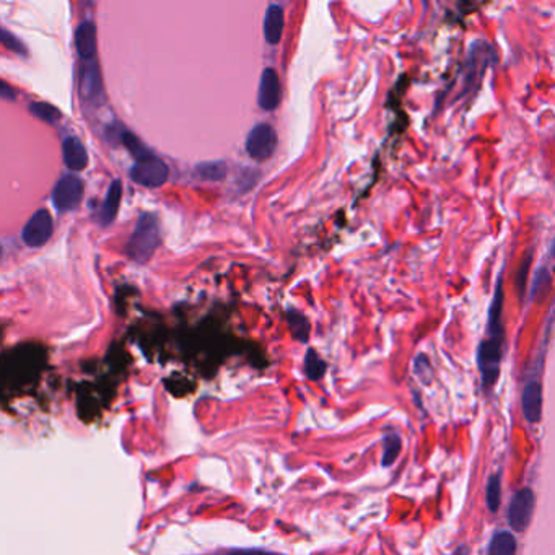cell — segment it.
<instances>
[{"label": "cell", "mask_w": 555, "mask_h": 555, "mask_svg": "<svg viewBox=\"0 0 555 555\" xmlns=\"http://www.w3.org/2000/svg\"><path fill=\"white\" fill-rule=\"evenodd\" d=\"M305 370L309 380H319L323 378L326 371V364L319 359V355L314 350H308L305 360Z\"/></svg>", "instance_id": "obj_20"}, {"label": "cell", "mask_w": 555, "mask_h": 555, "mask_svg": "<svg viewBox=\"0 0 555 555\" xmlns=\"http://www.w3.org/2000/svg\"><path fill=\"white\" fill-rule=\"evenodd\" d=\"M258 103L264 111L275 109L280 103V82L274 68H265L261 76Z\"/></svg>", "instance_id": "obj_8"}, {"label": "cell", "mask_w": 555, "mask_h": 555, "mask_svg": "<svg viewBox=\"0 0 555 555\" xmlns=\"http://www.w3.org/2000/svg\"><path fill=\"white\" fill-rule=\"evenodd\" d=\"M501 306H503V288H501V279L497 284L495 297L489 311V330L492 338H501Z\"/></svg>", "instance_id": "obj_14"}, {"label": "cell", "mask_w": 555, "mask_h": 555, "mask_svg": "<svg viewBox=\"0 0 555 555\" xmlns=\"http://www.w3.org/2000/svg\"><path fill=\"white\" fill-rule=\"evenodd\" d=\"M516 541L510 532H499L490 544V555H515Z\"/></svg>", "instance_id": "obj_16"}, {"label": "cell", "mask_w": 555, "mask_h": 555, "mask_svg": "<svg viewBox=\"0 0 555 555\" xmlns=\"http://www.w3.org/2000/svg\"><path fill=\"white\" fill-rule=\"evenodd\" d=\"M551 253H552V256L555 258V239L552 241V248H551Z\"/></svg>", "instance_id": "obj_29"}, {"label": "cell", "mask_w": 555, "mask_h": 555, "mask_svg": "<svg viewBox=\"0 0 555 555\" xmlns=\"http://www.w3.org/2000/svg\"><path fill=\"white\" fill-rule=\"evenodd\" d=\"M284 31V10L279 5H270L264 18V36L269 44H279Z\"/></svg>", "instance_id": "obj_12"}, {"label": "cell", "mask_w": 555, "mask_h": 555, "mask_svg": "<svg viewBox=\"0 0 555 555\" xmlns=\"http://www.w3.org/2000/svg\"><path fill=\"white\" fill-rule=\"evenodd\" d=\"M401 450V440L398 436H388L384 441V456H383V466H391L399 455Z\"/></svg>", "instance_id": "obj_23"}, {"label": "cell", "mask_w": 555, "mask_h": 555, "mask_svg": "<svg viewBox=\"0 0 555 555\" xmlns=\"http://www.w3.org/2000/svg\"><path fill=\"white\" fill-rule=\"evenodd\" d=\"M76 44L78 56L83 61H90L95 57L96 52V28L93 21H83L77 28L76 33Z\"/></svg>", "instance_id": "obj_11"}, {"label": "cell", "mask_w": 555, "mask_h": 555, "mask_svg": "<svg viewBox=\"0 0 555 555\" xmlns=\"http://www.w3.org/2000/svg\"><path fill=\"white\" fill-rule=\"evenodd\" d=\"M487 505L490 511H497L500 505V477L494 476L487 484Z\"/></svg>", "instance_id": "obj_24"}, {"label": "cell", "mask_w": 555, "mask_h": 555, "mask_svg": "<svg viewBox=\"0 0 555 555\" xmlns=\"http://www.w3.org/2000/svg\"><path fill=\"white\" fill-rule=\"evenodd\" d=\"M542 409V389L537 381H531L526 384L523 391V410H525L526 419L531 424H536L541 419Z\"/></svg>", "instance_id": "obj_10"}, {"label": "cell", "mask_w": 555, "mask_h": 555, "mask_svg": "<svg viewBox=\"0 0 555 555\" xmlns=\"http://www.w3.org/2000/svg\"><path fill=\"white\" fill-rule=\"evenodd\" d=\"M535 510V494L530 489H521L515 494L508 508V521L516 531H525Z\"/></svg>", "instance_id": "obj_7"}, {"label": "cell", "mask_w": 555, "mask_h": 555, "mask_svg": "<svg viewBox=\"0 0 555 555\" xmlns=\"http://www.w3.org/2000/svg\"><path fill=\"white\" fill-rule=\"evenodd\" d=\"M160 244V230L158 220L152 213H143L138 218L134 233L131 234L129 244H127V253L131 259L138 264H145L152 258L155 249Z\"/></svg>", "instance_id": "obj_1"}, {"label": "cell", "mask_w": 555, "mask_h": 555, "mask_svg": "<svg viewBox=\"0 0 555 555\" xmlns=\"http://www.w3.org/2000/svg\"><path fill=\"white\" fill-rule=\"evenodd\" d=\"M549 285H551V274H549V270L539 269L531 285V292H530L531 300H536V298H539V295H542V293L547 290Z\"/></svg>", "instance_id": "obj_22"}, {"label": "cell", "mask_w": 555, "mask_h": 555, "mask_svg": "<svg viewBox=\"0 0 555 555\" xmlns=\"http://www.w3.org/2000/svg\"><path fill=\"white\" fill-rule=\"evenodd\" d=\"M121 197H122V184L121 181H113L108 189V194H106V199L103 202V207L100 210V220L103 225H109L111 222L116 218L117 209H119L121 204Z\"/></svg>", "instance_id": "obj_13"}, {"label": "cell", "mask_w": 555, "mask_h": 555, "mask_svg": "<svg viewBox=\"0 0 555 555\" xmlns=\"http://www.w3.org/2000/svg\"><path fill=\"white\" fill-rule=\"evenodd\" d=\"M277 148V134L269 124H258L253 127L246 138V152L251 158L264 162L272 157Z\"/></svg>", "instance_id": "obj_4"}, {"label": "cell", "mask_w": 555, "mask_h": 555, "mask_svg": "<svg viewBox=\"0 0 555 555\" xmlns=\"http://www.w3.org/2000/svg\"><path fill=\"white\" fill-rule=\"evenodd\" d=\"M2 42H4L5 47H8V49H12L13 52H18V54H26V47L21 44L18 38H15L13 35H10L7 30L2 31Z\"/></svg>", "instance_id": "obj_25"}, {"label": "cell", "mask_w": 555, "mask_h": 555, "mask_svg": "<svg viewBox=\"0 0 555 555\" xmlns=\"http://www.w3.org/2000/svg\"><path fill=\"white\" fill-rule=\"evenodd\" d=\"M82 95L85 98L93 100L95 96L101 95V80L98 73V67L88 66L83 68L82 73Z\"/></svg>", "instance_id": "obj_15"}, {"label": "cell", "mask_w": 555, "mask_h": 555, "mask_svg": "<svg viewBox=\"0 0 555 555\" xmlns=\"http://www.w3.org/2000/svg\"><path fill=\"white\" fill-rule=\"evenodd\" d=\"M30 113L46 122H56L61 119V111L49 103H31Z\"/></svg>", "instance_id": "obj_19"}, {"label": "cell", "mask_w": 555, "mask_h": 555, "mask_svg": "<svg viewBox=\"0 0 555 555\" xmlns=\"http://www.w3.org/2000/svg\"><path fill=\"white\" fill-rule=\"evenodd\" d=\"M228 555H275V554L261 551V549H238V551H233Z\"/></svg>", "instance_id": "obj_26"}, {"label": "cell", "mask_w": 555, "mask_h": 555, "mask_svg": "<svg viewBox=\"0 0 555 555\" xmlns=\"http://www.w3.org/2000/svg\"><path fill=\"white\" fill-rule=\"evenodd\" d=\"M169 169L162 160L157 157H148L145 160L137 162L131 169V178L137 184L145 186V188H158L167 183Z\"/></svg>", "instance_id": "obj_3"}, {"label": "cell", "mask_w": 555, "mask_h": 555, "mask_svg": "<svg viewBox=\"0 0 555 555\" xmlns=\"http://www.w3.org/2000/svg\"><path fill=\"white\" fill-rule=\"evenodd\" d=\"M10 92H12V90H10V88L7 87V83H4V85H2V95L5 96V98H13L15 95H12Z\"/></svg>", "instance_id": "obj_28"}, {"label": "cell", "mask_w": 555, "mask_h": 555, "mask_svg": "<svg viewBox=\"0 0 555 555\" xmlns=\"http://www.w3.org/2000/svg\"><path fill=\"white\" fill-rule=\"evenodd\" d=\"M196 169L202 179H209V181H220V179L225 178V174H227L225 163H222V162L202 163Z\"/></svg>", "instance_id": "obj_18"}, {"label": "cell", "mask_w": 555, "mask_h": 555, "mask_svg": "<svg viewBox=\"0 0 555 555\" xmlns=\"http://www.w3.org/2000/svg\"><path fill=\"white\" fill-rule=\"evenodd\" d=\"M54 225H52V217L46 209H40L33 217L26 222V225L21 232V238L26 246L30 248H41L49 241Z\"/></svg>", "instance_id": "obj_5"}, {"label": "cell", "mask_w": 555, "mask_h": 555, "mask_svg": "<svg viewBox=\"0 0 555 555\" xmlns=\"http://www.w3.org/2000/svg\"><path fill=\"white\" fill-rule=\"evenodd\" d=\"M501 359V339L490 338L480 344L479 365L482 370L484 384L490 386L499 376V365Z\"/></svg>", "instance_id": "obj_6"}, {"label": "cell", "mask_w": 555, "mask_h": 555, "mask_svg": "<svg viewBox=\"0 0 555 555\" xmlns=\"http://www.w3.org/2000/svg\"><path fill=\"white\" fill-rule=\"evenodd\" d=\"M64 162L72 172H82L88 165V153L77 137H67L62 143Z\"/></svg>", "instance_id": "obj_9"}, {"label": "cell", "mask_w": 555, "mask_h": 555, "mask_svg": "<svg viewBox=\"0 0 555 555\" xmlns=\"http://www.w3.org/2000/svg\"><path fill=\"white\" fill-rule=\"evenodd\" d=\"M287 319H288V323H290L293 335H295L298 340H302V342H306L308 335H309V324L305 319V316H303V314H300V313H297V311H288Z\"/></svg>", "instance_id": "obj_17"}, {"label": "cell", "mask_w": 555, "mask_h": 555, "mask_svg": "<svg viewBox=\"0 0 555 555\" xmlns=\"http://www.w3.org/2000/svg\"><path fill=\"white\" fill-rule=\"evenodd\" d=\"M83 197V183L77 176L67 174L57 181L52 191V201L59 212H72L80 205Z\"/></svg>", "instance_id": "obj_2"}, {"label": "cell", "mask_w": 555, "mask_h": 555, "mask_svg": "<svg viewBox=\"0 0 555 555\" xmlns=\"http://www.w3.org/2000/svg\"><path fill=\"white\" fill-rule=\"evenodd\" d=\"M527 269H530V261L523 264V268H521V270H520V275H518V288H520L521 292L526 288V282H525V279H526V270H527Z\"/></svg>", "instance_id": "obj_27"}, {"label": "cell", "mask_w": 555, "mask_h": 555, "mask_svg": "<svg viewBox=\"0 0 555 555\" xmlns=\"http://www.w3.org/2000/svg\"><path fill=\"white\" fill-rule=\"evenodd\" d=\"M122 142H124V145L127 147V150H129L137 158V162H141V160H145L148 157H152V153L148 152L147 148L143 147L141 142H138V138L136 136H132L131 132H124V134H122Z\"/></svg>", "instance_id": "obj_21"}]
</instances>
